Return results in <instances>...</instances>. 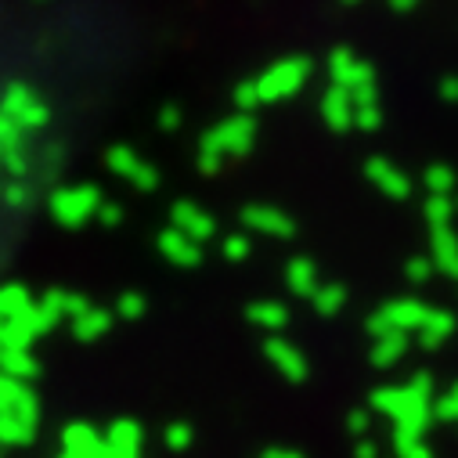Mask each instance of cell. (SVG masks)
Listing matches in <instances>:
<instances>
[{
    "label": "cell",
    "instance_id": "1",
    "mask_svg": "<svg viewBox=\"0 0 458 458\" xmlns=\"http://www.w3.org/2000/svg\"><path fill=\"white\" fill-rule=\"evenodd\" d=\"M253 141H257V120L250 116V112H239V116L209 127L199 141V170L206 177L220 174L227 156H250Z\"/></svg>",
    "mask_w": 458,
    "mask_h": 458
},
{
    "label": "cell",
    "instance_id": "2",
    "mask_svg": "<svg viewBox=\"0 0 458 458\" xmlns=\"http://www.w3.org/2000/svg\"><path fill=\"white\" fill-rule=\"evenodd\" d=\"M310 80V58L303 55H293V58H282L275 62L260 80H257V94H260V105H275V101H289L293 94H300V87Z\"/></svg>",
    "mask_w": 458,
    "mask_h": 458
},
{
    "label": "cell",
    "instance_id": "3",
    "mask_svg": "<svg viewBox=\"0 0 458 458\" xmlns=\"http://www.w3.org/2000/svg\"><path fill=\"white\" fill-rule=\"evenodd\" d=\"M429 310L433 307H426V303H419V300H390V303H383L372 318H369V335L372 339H383V335H394V332H419L422 325H426V318H429Z\"/></svg>",
    "mask_w": 458,
    "mask_h": 458
},
{
    "label": "cell",
    "instance_id": "4",
    "mask_svg": "<svg viewBox=\"0 0 458 458\" xmlns=\"http://www.w3.org/2000/svg\"><path fill=\"white\" fill-rule=\"evenodd\" d=\"M429 394H433V376H429V372H419V376H411L404 386H379L369 404H372V411H383V415H390V419L397 422L408 408L429 404Z\"/></svg>",
    "mask_w": 458,
    "mask_h": 458
},
{
    "label": "cell",
    "instance_id": "5",
    "mask_svg": "<svg viewBox=\"0 0 458 458\" xmlns=\"http://www.w3.org/2000/svg\"><path fill=\"white\" fill-rule=\"evenodd\" d=\"M101 191L94 188V184H76V188H58L55 195H51V216L58 220V224H65V227H80V224H87L90 216H98V209H101Z\"/></svg>",
    "mask_w": 458,
    "mask_h": 458
},
{
    "label": "cell",
    "instance_id": "6",
    "mask_svg": "<svg viewBox=\"0 0 458 458\" xmlns=\"http://www.w3.org/2000/svg\"><path fill=\"white\" fill-rule=\"evenodd\" d=\"M328 76H332V87H343V90H351V94L376 83L372 62L358 58L351 47H335V51L328 55Z\"/></svg>",
    "mask_w": 458,
    "mask_h": 458
},
{
    "label": "cell",
    "instance_id": "7",
    "mask_svg": "<svg viewBox=\"0 0 458 458\" xmlns=\"http://www.w3.org/2000/svg\"><path fill=\"white\" fill-rule=\"evenodd\" d=\"M105 163H108V170L116 174V177H123V181H131L134 188H141V191H152L156 184H159V174H156V166L152 163H145L134 148H127V145H112L108 152H105Z\"/></svg>",
    "mask_w": 458,
    "mask_h": 458
},
{
    "label": "cell",
    "instance_id": "8",
    "mask_svg": "<svg viewBox=\"0 0 458 458\" xmlns=\"http://www.w3.org/2000/svg\"><path fill=\"white\" fill-rule=\"evenodd\" d=\"M242 224L257 235H267V239H293L296 235V220L278 209V206H264V202H253L242 209Z\"/></svg>",
    "mask_w": 458,
    "mask_h": 458
},
{
    "label": "cell",
    "instance_id": "9",
    "mask_svg": "<svg viewBox=\"0 0 458 458\" xmlns=\"http://www.w3.org/2000/svg\"><path fill=\"white\" fill-rule=\"evenodd\" d=\"M365 177H369L386 199H408V195H411V181H408V174H404L401 166H394L390 159H383V156L365 159Z\"/></svg>",
    "mask_w": 458,
    "mask_h": 458
},
{
    "label": "cell",
    "instance_id": "10",
    "mask_svg": "<svg viewBox=\"0 0 458 458\" xmlns=\"http://www.w3.org/2000/svg\"><path fill=\"white\" fill-rule=\"evenodd\" d=\"M264 354H267V361L289 379V383H303L307 379V372H310V365H307V354H300L293 343H285L282 335H271L267 343H264Z\"/></svg>",
    "mask_w": 458,
    "mask_h": 458
},
{
    "label": "cell",
    "instance_id": "11",
    "mask_svg": "<svg viewBox=\"0 0 458 458\" xmlns=\"http://www.w3.org/2000/svg\"><path fill=\"white\" fill-rule=\"evenodd\" d=\"M174 227L181 235H188L191 242H199V246L216 235V220L202 206H195V202H177L174 206Z\"/></svg>",
    "mask_w": 458,
    "mask_h": 458
},
{
    "label": "cell",
    "instance_id": "12",
    "mask_svg": "<svg viewBox=\"0 0 458 458\" xmlns=\"http://www.w3.org/2000/svg\"><path fill=\"white\" fill-rule=\"evenodd\" d=\"M44 332H51V325L44 321V314H40L37 303H33L30 310L15 314L12 321H4V339H8L12 351H30V343H33L37 335H44Z\"/></svg>",
    "mask_w": 458,
    "mask_h": 458
},
{
    "label": "cell",
    "instance_id": "13",
    "mask_svg": "<svg viewBox=\"0 0 458 458\" xmlns=\"http://www.w3.org/2000/svg\"><path fill=\"white\" fill-rule=\"evenodd\" d=\"M37 411H40V401H37L33 386L0 372V415H30V419H37Z\"/></svg>",
    "mask_w": 458,
    "mask_h": 458
},
{
    "label": "cell",
    "instance_id": "14",
    "mask_svg": "<svg viewBox=\"0 0 458 458\" xmlns=\"http://www.w3.org/2000/svg\"><path fill=\"white\" fill-rule=\"evenodd\" d=\"M321 120H325V127L335 131V134L351 131V127H354V98H351V90L328 87L325 98H321Z\"/></svg>",
    "mask_w": 458,
    "mask_h": 458
},
{
    "label": "cell",
    "instance_id": "15",
    "mask_svg": "<svg viewBox=\"0 0 458 458\" xmlns=\"http://www.w3.org/2000/svg\"><path fill=\"white\" fill-rule=\"evenodd\" d=\"M156 246H159V253H163L174 267H199V264H202V246L191 242L188 235H181L177 227H166V232H159Z\"/></svg>",
    "mask_w": 458,
    "mask_h": 458
},
{
    "label": "cell",
    "instance_id": "16",
    "mask_svg": "<svg viewBox=\"0 0 458 458\" xmlns=\"http://www.w3.org/2000/svg\"><path fill=\"white\" fill-rule=\"evenodd\" d=\"M429 260L437 271H444L447 278H458V235L451 232V227H437V232H429Z\"/></svg>",
    "mask_w": 458,
    "mask_h": 458
},
{
    "label": "cell",
    "instance_id": "17",
    "mask_svg": "<svg viewBox=\"0 0 458 458\" xmlns=\"http://www.w3.org/2000/svg\"><path fill=\"white\" fill-rule=\"evenodd\" d=\"M141 440H145V429L134 419H116L105 429V444L120 454H141Z\"/></svg>",
    "mask_w": 458,
    "mask_h": 458
},
{
    "label": "cell",
    "instance_id": "18",
    "mask_svg": "<svg viewBox=\"0 0 458 458\" xmlns=\"http://www.w3.org/2000/svg\"><path fill=\"white\" fill-rule=\"evenodd\" d=\"M285 285H289V293H293V296H303V300H310V296L321 289L314 260H307V257H296V260L285 267Z\"/></svg>",
    "mask_w": 458,
    "mask_h": 458
},
{
    "label": "cell",
    "instance_id": "19",
    "mask_svg": "<svg viewBox=\"0 0 458 458\" xmlns=\"http://www.w3.org/2000/svg\"><path fill=\"white\" fill-rule=\"evenodd\" d=\"M246 321L264 328V332H282L285 321H289V310L278 300H257V303L246 307Z\"/></svg>",
    "mask_w": 458,
    "mask_h": 458
},
{
    "label": "cell",
    "instance_id": "20",
    "mask_svg": "<svg viewBox=\"0 0 458 458\" xmlns=\"http://www.w3.org/2000/svg\"><path fill=\"white\" fill-rule=\"evenodd\" d=\"M101 444H105V437L87 422H69L62 429V451H69V454H90Z\"/></svg>",
    "mask_w": 458,
    "mask_h": 458
},
{
    "label": "cell",
    "instance_id": "21",
    "mask_svg": "<svg viewBox=\"0 0 458 458\" xmlns=\"http://www.w3.org/2000/svg\"><path fill=\"white\" fill-rule=\"evenodd\" d=\"M454 314L451 310H429V318H426V325L419 328V343H422V351H437L440 343L454 332Z\"/></svg>",
    "mask_w": 458,
    "mask_h": 458
},
{
    "label": "cell",
    "instance_id": "22",
    "mask_svg": "<svg viewBox=\"0 0 458 458\" xmlns=\"http://www.w3.org/2000/svg\"><path fill=\"white\" fill-rule=\"evenodd\" d=\"M0 372L4 376H12V379H19V383H30V379H37L40 376V361L30 354V351H4L0 354Z\"/></svg>",
    "mask_w": 458,
    "mask_h": 458
},
{
    "label": "cell",
    "instance_id": "23",
    "mask_svg": "<svg viewBox=\"0 0 458 458\" xmlns=\"http://www.w3.org/2000/svg\"><path fill=\"white\" fill-rule=\"evenodd\" d=\"M108 328H112V314L101 310V307H90L87 314L72 318V335H76L80 343H94V339H101Z\"/></svg>",
    "mask_w": 458,
    "mask_h": 458
},
{
    "label": "cell",
    "instance_id": "24",
    "mask_svg": "<svg viewBox=\"0 0 458 458\" xmlns=\"http://www.w3.org/2000/svg\"><path fill=\"white\" fill-rule=\"evenodd\" d=\"M33 437H37V419H30V415H0V444L26 447Z\"/></svg>",
    "mask_w": 458,
    "mask_h": 458
},
{
    "label": "cell",
    "instance_id": "25",
    "mask_svg": "<svg viewBox=\"0 0 458 458\" xmlns=\"http://www.w3.org/2000/svg\"><path fill=\"white\" fill-rule=\"evenodd\" d=\"M404 354H408V335H404V332H394V335L376 339V347H372V365H376V369H390V365H397Z\"/></svg>",
    "mask_w": 458,
    "mask_h": 458
},
{
    "label": "cell",
    "instance_id": "26",
    "mask_svg": "<svg viewBox=\"0 0 458 458\" xmlns=\"http://www.w3.org/2000/svg\"><path fill=\"white\" fill-rule=\"evenodd\" d=\"M30 307H33V296H30L26 285H19V282L0 285V318H4V321H12L15 314H22Z\"/></svg>",
    "mask_w": 458,
    "mask_h": 458
},
{
    "label": "cell",
    "instance_id": "27",
    "mask_svg": "<svg viewBox=\"0 0 458 458\" xmlns=\"http://www.w3.org/2000/svg\"><path fill=\"white\" fill-rule=\"evenodd\" d=\"M310 303H314V310L321 314V318H335L339 310H343V303H347V289L343 285H321L314 296H310Z\"/></svg>",
    "mask_w": 458,
    "mask_h": 458
},
{
    "label": "cell",
    "instance_id": "28",
    "mask_svg": "<svg viewBox=\"0 0 458 458\" xmlns=\"http://www.w3.org/2000/svg\"><path fill=\"white\" fill-rule=\"evenodd\" d=\"M22 141H26V127L0 108V152H4V156L8 152H22ZM4 156H0V159H4Z\"/></svg>",
    "mask_w": 458,
    "mask_h": 458
},
{
    "label": "cell",
    "instance_id": "29",
    "mask_svg": "<svg viewBox=\"0 0 458 458\" xmlns=\"http://www.w3.org/2000/svg\"><path fill=\"white\" fill-rule=\"evenodd\" d=\"M422 213H426L429 232H437V227H451V216H454L458 209H454V202H451L447 195H429Z\"/></svg>",
    "mask_w": 458,
    "mask_h": 458
},
{
    "label": "cell",
    "instance_id": "30",
    "mask_svg": "<svg viewBox=\"0 0 458 458\" xmlns=\"http://www.w3.org/2000/svg\"><path fill=\"white\" fill-rule=\"evenodd\" d=\"M422 181H426V188H429V195H447L451 199V191H454V170L447 166V163H433L426 174H422Z\"/></svg>",
    "mask_w": 458,
    "mask_h": 458
},
{
    "label": "cell",
    "instance_id": "31",
    "mask_svg": "<svg viewBox=\"0 0 458 458\" xmlns=\"http://www.w3.org/2000/svg\"><path fill=\"white\" fill-rule=\"evenodd\" d=\"M33 101H37L33 87H26V83H12V87H8V94H4V101H0V108H4L8 116H15V120H19V112H26Z\"/></svg>",
    "mask_w": 458,
    "mask_h": 458
},
{
    "label": "cell",
    "instance_id": "32",
    "mask_svg": "<svg viewBox=\"0 0 458 458\" xmlns=\"http://www.w3.org/2000/svg\"><path fill=\"white\" fill-rule=\"evenodd\" d=\"M37 307H40L44 321L55 328V325L65 318V293H62V289H47V293H44V300H40Z\"/></svg>",
    "mask_w": 458,
    "mask_h": 458
},
{
    "label": "cell",
    "instance_id": "33",
    "mask_svg": "<svg viewBox=\"0 0 458 458\" xmlns=\"http://www.w3.org/2000/svg\"><path fill=\"white\" fill-rule=\"evenodd\" d=\"M250 253H253V239H250V235L235 232V235H227V239H224V257L232 260V264L250 260Z\"/></svg>",
    "mask_w": 458,
    "mask_h": 458
},
{
    "label": "cell",
    "instance_id": "34",
    "mask_svg": "<svg viewBox=\"0 0 458 458\" xmlns=\"http://www.w3.org/2000/svg\"><path fill=\"white\" fill-rule=\"evenodd\" d=\"M163 440H166V447H170V451H184V447H191L195 429H191V422H174V426H166Z\"/></svg>",
    "mask_w": 458,
    "mask_h": 458
},
{
    "label": "cell",
    "instance_id": "35",
    "mask_svg": "<svg viewBox=\"0 0 458 458\" xmlns=\"http://www.w3.org/2000/svg\"><path fill=\"white\" fill-rule=\"evenodd\" d=\"M47 120H51V108H47L40 98H37V101H33L26 112H19V123H22L26 131H40Z\"/></svg>",
    "mask_w": 458,
    "mask_h": 458
},
{
    "label": "cell",
    "instance_id": "36",
    "mask_svg": "<svg viewBox=\"0 0 458 458\" xmlns=\"http://www.w3.org/2000/svg\"><path fill=\"white\" fill-rule=\"evenodd\" d=\"M433 419H440V422L458 419V383H454L444 397H437V401H433Z\"/></svg>",
    "mask_w": 458,
    "mask_h": 458
},
{
    "label": "cell",
    "instance_id": "37",
    "mask_svg": "<svg viewBox=\"0 0 458 458\" xmlns=\"http://www.w3.org/2000/svg\"><path fill=\"white\" fill-rule=\"evenodd\" d=\"M379 123H383V112H379V105H365V108H354V127H358V131H365V134H376V131H379Z\"/></svg>",
    "mask_w": 458,
    "mask_h": 458
},
{
    "label": "cell",
    "instance_id": "38",
    "mask_svg": "<svg viewBox=\"0 0 458 458\" xmlns=\"http://www.w3.org/2000/svg\"><path fill=\"white\" fill-rule=\"evenodd\" d=\"M116 314L127 318V321H138V318L145 314V296H141V293H123V296L116 300Z\"/></svg>",
    "mask_w": 458,
    "mask_h": 458
},
{
    "label": "cell",
    "instance_id": "39",
    "mask_svg": "<svg viewBox=\"0 0 458 458\" xmlns=\"http://www.w3.org/2000/svg\"><path fill=\"white\" fill-rule=\"evenodd\" d=\"M235 105H239L242 112H250V116H253V108L260 105V94H257V80H242V83L235 87Z\"/></svg>",
    "mask_w": 458,
    "mask_h": 458
},
{
    "label": "cell",
    "instance_id": "40",
    "mask_svg": "<svg viewBox=\"0 0 458 458\" xmlns=\"http://www.w3.org/2000/svg\"><path fill=\"white\" fill-rule=\"evenodd\" d=\"M404 275H408V282H415V285H419V282H426V278L433 275V260H426V257H411Z\"/></svg>",
    "mask_w": 458,
    "mask_h": 458
},
{
    "label": "cell",
    "instance_id": "41",
    "mask_svg": "<svg viewBox=\"0 0 458 458\" xmlns=\"http://www.w3.org/2000/svg\"><path fill=\"white\" fill-rule=\"evenodd\" d=\"M369 422H372V415H369L365 408H354V411L347 415V429H351L358 440H365V433H369Z\"/></svg>",
    "mask_w": 458,
    "mask_h": 458
},
{
    "label": "cell",
    "instance_id": "42",
    "mask_svg": "<svg viewBox=\"0 0 458 458\" xmlns=\"http://www.w3.org/2000/svg\"><path fill=\"white\" fill-rule=\"evenodd\" d=\"M156 120H159V131H177L181 127V108L177 105H163Z\"/></svg>",
    "mask_w": 458,
    "mask_h": 458
},
{
    "label": "cell",
    "instance_id": "43",
    "mask_svg": "<svg viewBox=\"0 0 458 458\" xmlns=\"http://www.w3.org/2000/svg\"><path fill=\"white\" fill-rule=\"evenodd\" d=\"M90 310V300L83 296V293H65V314L69 318H80V314H87Z\"/></svg>",
    "mask_w": 458,
    "mask_h": 458
},
{
    "label": "cell",
    "instance_id": "44",
    "mask_svg": "<svg viewBox=\"0 0 458 458\" xmlns=\"http://www.w3.org/2000/svg\"><path fill=\"white\" fill-rule=\"evenodd\" d=\"M98 220H101V224H108V227H116V224L123 220V206H120V202H101Z\"/></svg>",
    "mask_w": 458,
    "mask_h": 458
},
{
    "label": "cell",
    "instance_id": "45",
    "mask_svg": "<svg viewBox=\"0 0 458 458\" xmlns=\"http://www.w3.org/2000/svg\"><path fill=\"white\" fill-rule=\"evenodd\" d=\"M0 163H4V166H8V174H15V177H22V174L30 170V159H26V152H8V156L0 159Z\"/></svg>",
    "mask_w": 458,
    "mask_h": 458
},
{
    "label": "cell",
    "instance_id": "46",
    "mask_svg": "<svg viewBox=\"0 0 458 458\" xmlns=\"http://www.w3.org/2000/svg\"><path fill=\"white\" fill-rule=\"evenodd\" d=\"M351 98H354V108H365V105H379V90H376V83H372V87H361V90H354Z\"/></svg>",
    "mask_w": 458,
    "mask_h": 458
},
{
    "label": "cell",
    "instance_id": "47",
    "mask_svg": "<svg viewBox=\"0 0 458 458\" xmlns=\"http://www.w3.org/2000/svg\"><path fill=\"white\" fill-rule=\"evenodd\" d=\"M4 199H8V206H26V202H30V191H26V184L15 181V184L4 191Z\"/></svg>",
    "mask_w": 458,
    "mask_h": 458
},
{
    "label": "cell",
    "instance_id": "48",
    "mask_svg": "<svg viewBox=\"0 0 458 458\" xmlns=\"http://www.w3.org/2000/svg\"><path fill=\"white\" fill-rule=\"evenodd\" d=\"M440 98L444 101H458V76H444L440 80Z\"/></svg>",
    "mask_w": 458,
    "mask_h": 458
},
{
    "label": "cell",
    "instance_id": "49",
    "mask_svg": "<svg viewBox=\"0 0 458 458\" xmlns=\"http://www.w3.org/2000/svg\"><path fill=\"white\" fill-rule=\"evenodd\" d=\"M260 458H303L300 451H293V447H267Z\"/></svg>",
    "mask_w": 458,
    "mask_h": 458
},
{
    "label": "cell",
    "instance_id": "50",
    "mask_svg": "<svg viewBox=\"0 0 458 458\" xmlns=\"http://www.w3.org/2000/svg\"><path fill=\"white\" fill-rule=\"evenodd\" d=\"M358 458H376V444L372 440H358V451H354Z\"/></svg>",
    "mask_w": 458,
    "mask_h": 458
},
{
    "label": "cell",
    "instance_id": "51",
    "mask_svg": "<svg viewBox=\"0 0 458 458\" xmlns=\"http://www.w3.org/2000/svg\"><path fill=\"white\" fill-rule=\"evenodd\" d=\"M415 4H419V0H390V8H394V12H401V15H404V12H411Z\"/></svg>",
    "mask_w": 458,
    "mask_h": 458
},
{
    "label": "cell",
    "instance_id": "52",
    "mask_svg": "<svg viewBox=\"0 0 458 458\" xmlns=\"http://www.w3.org/2000/svg\"><path fill=\"white\" fill-rule=\"evenodd\" d=\"M8 351V339H4V318H0V354Z\"/></svg>",
    "mask_w": 458,
    "mask_h": 458
},
{
    "label": "cell",
    "instance_id": "53",
    "mask_svg": "<svg viewBox=\"0 0 458 458\" xmlns=\"http://www.w3.org/2000/svg\"><path fill=\"white\" fill-rule=\"evenodd\" d=\"M339 4H343V8H358V4H361V0H339Z\"/></svg>",
    "mask_w": 458,
    "mask_h": 458
},
{
    "label": "cell",
    "instance_id": "54",
    "mask_svg": "<svg viewBox=\"0 0 458 458\" xmlns=\"http://www.w3.org/2000/svg\"><path fill=\"white\" fill-rule=\"evenodd\" d=\"M454 209H458V202H454Z\"/></svg>",
    "mask_w": 458,
    "mask_h": 458
},
{
    "label": "cell",
    "instance_id": "55",
    "mask_svg": "<svg viewBox=\"0 0 458 458\" xmlns=\"http://www.w3.org/2000/svg\"><path fill=\"white\" fill-rule=\"evenodd\" d=\"M0 156H4V152H0Z\"/></svg>",
    "mask_w": 458,
    "mask_h": 458
}]
</instances>
